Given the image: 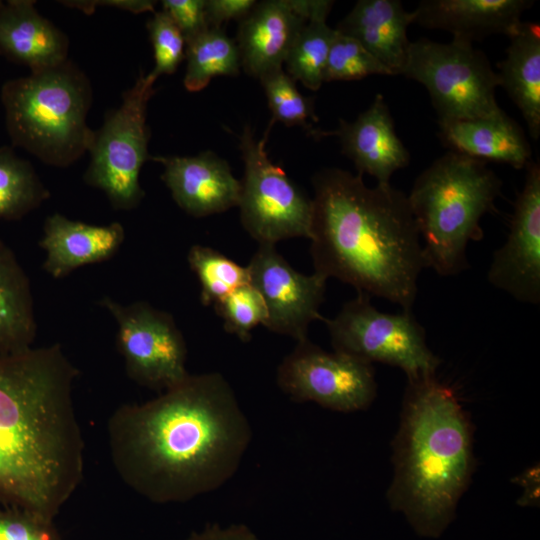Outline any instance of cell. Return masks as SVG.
I'll list each match as a JSON object with an SVG mask.
<instances>
[{
  "mask_svg": "<svg viewBox=\"0 0 540 540\" xmlns=\"http://www.w3.org/2000/svg\"><path fill=\"white\" fill-rule=\"evenodd\" d=\"M187 261L198 278L200 300L205 306H214L235 289L249 283L247 267L211 247L193 245Z\"/></svg>",
  "mask_w": 540,
  "mask_h": 540,
  "instance_id": "obj_28",
  "label": "cell"
},
{
  "mask_svg": "<svg viewBox=\"0 0 540 540\" xmlns=\"http://www.w3.org/2000/svg\"><path fill=\"white\" fill-rule=\"evenodd\" d=\"M99 305L116 322V347L131 380L164 392L188 377L186 342L170 313L146 301L122 304L109 296Z\"/></svg>",
  "mask_w": 540,
  "mask_h": 540,
  "instance_id": "obj_11",
  "label": "cell"
},
{
  "mask_svg": "<svg viewBox=\"0 0 540 540\" xmlns=\"http://www.w3.org/2000/svg\"><path fill=\"white\" fill-rule=\"evenodd\" d=\"M163 166L162 181L187 214L205 217L238 206L241 182L211 151L195 156H151Z\"/></svg>",
  "mask_w": 540,
  "mask_h": 540,
  "instance_id": "obj_16",
  "label": "cell"
},
{
  "mask_svg": "<svg viewBox=\"0 0 540 540\" xmlns=\"http://www.w3.org/2000/svg\"><path fill=\"white\" fill-rule=\"evenodd\" d=\"M533 4V0H422L411 12L412 23L470 43L495 34L510 38Z\"/></svg>",
  "mask_w": 540,
  "mask_h": 540,
  "instance_id": "obj_18",
  "label": "cell"
},
{
  "mask_svg": "<svg viewBox=\"0 0 540 540\" xmlns=\"http://www.w3.org/2000/svg\"><path fill=\"white\" fill-rule=\"evenodd\" d=\"M494 287L515 300L540 303V165L526 166L525 182L514 203L505 243L497 249L487 273Z\"/></svg>",
  "mask_w": 540,
  "mask_h": 540,
  "instance_id": "obj_14",
  "label": "cell"
},
{
  "mask_svg": "<svg viewBox=\"0 0 540 540\" xmlns=\"http://www.w3.org/2000/svg\"><path fill=\"white\" fill-rule=\"evenodd\" d=\"M276 382L295 402H315L344 413L367 409L377 395L372 364L337 351H325L308 338L296 342L283 358Z\"/></svg>",
  "mask_w": 540,
  "mask_h": 540,
  "instance_id": "obj_12",
  "label": "cell"
},
{
  "mask_svg": "<svg viewBox=\"0 0 540 540\" xmlns=\"http://www.w3.org/2000/svg\"><path fill=\"white\" fill-rule=\"evenodd\" d=\"M257 1L255 0H206L205 8L210 27L221 28L230 20L241 21L245 18Z\"/></svg>",
  "mask_w": 540,
  "mask_h": 540,
  "instance_id": "obj_35",
  "label": "cell"
},
{
  "mask_svg": "<svg viewBox=\"0 0 540 540\" xmlns=\"http://www.w3.org/2000/svg\"><path fill=\"white\" fill-rule=\"evenodd\" d=\"M392 446L390 508L420 537H441L475 467L472 426L455 392L436 376L408 381Z\"/></svg>",
  "mask_w": 540,
  "mask_h": 540,
  "instance_id": "obj_4",
  "label": "cell"
},
{
  "mask_svg": "<svg viewBox=\"0 0 540 540\" xmlns=\"http://www.w3.org/2000/svg\"><path fill=\"white\" fill-rule=\"evenodd\" d=\"M50 197L32 164L0 147V219L19 220Z\"/></svg>",
  "mask_w": 540,
  "mask_h": 540,
  "instance_id": "obj_26",
  "label": "cell"
},
{
  "mask_svg": "<svg viewBox=\"0 0 540 540\" xmlns=\"http://www.w3.org/2000/svg\"><path fill=\"white\" fill-rule=\"evenodd\" d=\"M0 540H61V536L53 520L0 503Z\"/></svg>",
  "mask_w": 540,
  "mask_h": 540,
  "instance_id": "obj_33",
  "label": "cell"
},
{
  "mask_svg": "<svg viewBox=\"0 0 540 540\" xmlns=\"http://www.w3.org/2000/svg\"><path fill=\"white\" fill-rule=\"evenodd\" d=\"M36 336L29 277L13 250L0 239V356L31 349Z\"/></svg>",
  "mask_w": 540,
  "mask_h": 540,
  "instance_id": "obj_24",
  "label": "cell"
},
{
  "mask_svg": "<svg viewBox=\"0 0 540 540\" xmlns=\"http://www.w3.org/2000/svg\"><path fill=\"white\" fill-rule=\"evenodd\" d=\"M156 80L150 72L140 71L134 85L123 92L120 106L105 116L93 134L83 180L101 190L115 210L135 209L145 196L140 172L151 160L147 107Z\"/></svg>",
  "mask_w": 540,
  "mask_h": 540,
  "instance_id": "obj_7",
  "label": "cell"
},
{
  "mask_svg": "<svg viewBox=\"0 0 540 540\" xmlns=\"http://www.w3.org/2000/svg\"><path fill=\"white\" fill-rule=\"evenodd\" d=\"M213 307L223 320L224 329L243 342H248L251 331L264 325L267 318L264 301L250 283L235 289Z\"/></svg>",
  "mask_w": 540,
  "mask_h": 540,
  "instance_id": "obj_31",
  "label": "cell"
},
{
  "mask_svg": "<svg viewBox=\"0 0 540 540\" xmlns=\"http://www.w3.org/2000/svg\"><path fill=\"white\" fill-rule=\"evenodd\" d=\"M362 176L339 168L313 176L314 272L411 311L428 267L408 197L391 184L369 187Z\"/></svg>",
  "mask_w": 540,
  "mask_h": 540,
  "instance_id": "obj_3",
  "label": "cell"
},
{
  "mask_svg": "<svg viewBox=\"0 0 540 540\" xmlns=\"http://www.w3.org/2000/svg\"><path fill=\"white\" fill-rule=\"evenodd\" d=\"M259 80L267 97L273 121H280L286 126H301L312 134H317L318 131L311 127L309 121H318L311 98L299 92L295 80L283 68L272 71Z\"/></svg>",
  "mask_w": 540,
  "mask_h": 540,
  "instance_id": "obj_29",
  "label": "cell"
},
{
  "mask_svg": "<svg viewBox=\"0 0 540 540\" xmlns=\"http://www.w3.org/2000/svg\"><path fill=\"white\" fill-rule=\"evenodd\" d=\"M124 240L119 222L93 225L54 213L45 219L39 241L46 254L43 269L55 279L64 278L82 266L112 258Z\"/></svg>",
  "mask_w": 540,
  "mask_h": 540,
  "instance_id": "obj_19",
  "label": "cell"
},
{
  "mask_svg": "<svg viewBox=\"0 0 540 540\" xmlns=\"http://www.w3.org/2000/svg\"><path fill=\"white\" fill-rule=\"evenodd\" d=\"M187 540H259L257 536L243 524L227 527L211 525L200 532L192 533Z\"/></svg>",
  "mask_w": 540,
  "mask_h": 540,
  "instance_id": "obj_38",
  "label": "cell"
},
{
  "mask_svg": "<svg viewBox=\"0 0 540 540\" xmlns=\"http://www.w3.org/2000/svg\"><path fill=\"white\" fill-rule=\"evenodd\" d=\"M61 4L78 9L85 14H92L97 7H113L131 13L154 12L155 1L151 0H77L60 1Z\"/></svg>",
  "mask_w": 540,
  "mask_h": 540,
  "instance_id": "obj_36",
  "label": "cell"
},
{
  "mask_svg": "<svg viewBox=\"0 0 540 540\" xmlns=\"http://www.w3.org/2000/svg\"><path fill=\"white\" fill-rule=\"evenodd\" d=\"M184 87L189 92L203 90L217 76H237L241 68L237 43L222 28L208 30L186 43Z\"/></svg>",
  "mask_w": 540,
  "mask_h": 540,
  "instance_id": "obj_25",
  "label": "cell"
},
{
  "mask_svg": "<svg viewBox=\"0 0 540 540\" xmlns=\"http://www.w3.org/2000/svg\"><path fill=\"white\" fill-rule=\"evenodd\" d=\"M146 27L155 63L150 74L156 79L173 74L185 59L186 42L181 31L163 10L154 11Z\"/></svg>",
  "mask_w": 540,
  "mask_h": 540,
  "instance_id": "obj_32",
  "label": "cell"
},
{
  "mask_svg": "<svg viewBox=\"0 0 540 540\" xmlns=\"http://www.w3.org/2000/svg\"><path fill=\"white\" fill-rule=\"evenodd\" d=\"M334 351L401 369L408 381L435 376L440 359L429 348L412 311L383 313L358 292L332 319H324Z\"/></svg>",
  "mask_w": 540,
  "mask_h": 540,
  "instance_id": "obj_9",
  "label": "cell"
},
{
  "mask_svg": "<svg viewBox=\"0 0 540 540\" xmlns=\"http://www.w3.org/2000/svg\"><path fill=\"white\" fill-rule=\"evenodd\" d=\"M335 135L342 153L358 174L374 177L378 184H390L392 175L409 165L410 154L397 136L385 98L377 94L371 105L352 121L340 120L335 131H318L317 136Z\"/></svg>",
  "mask_w": 540,
  "mask_h": 540,
  "instance_id": "obj_17",
  "label": "cell"
},
{
  "mask_svg": "<svg viewBox=\"0 0 540 540\" xmlns=\"http://www.w3.org/2000/svg\"><path fill=\"white\" fill-rule=\"evenodd\" d=\"M122 481L158 503H179L222 487L252 440L250 422L226 378L189 374L142 404H123L107 422Z\"/></svg>",
  "mask_w": 540,
  "mask_h": 540,
  "instance_id": "obj_1",
  "label": "cell"
},
{
  "mask_svg": "<svg viewBox=\"0 0 540 540\" xmlns=\"http://www.w3.org/2000/svg\"><path fill=\"white\" fill-rule=\"evenodd\" d=\"M269 129L257 139L246 125L239 136L244 176L238 206L241 223L259 244L290 238H309L312 199L269 158L265 144Z\"/></svg>",
  "mask_w": 540,
  "mask_h": 540,
  "instance_id": "obj_10",
  "label": "cell"
},
{
  "mask_svg": "<svg viewBox=\"0 0 540 540\" xmlns=\"http://www.w3.org/2000/svg\"><path fill=\"white\" fill-rule=\"evenodd\" d=\"M412 21L399 0H359L335 29L357 40L395 76L406 62Z\"/></svg>",
  "mask_w": 540,
  "mask_h": 540,
  "instance_id": "obj_22",
  "label": "cell"
},
{
  "mask_svg": "<svg viewBox=\"0 0 540 540\" xmlns=\"http://www.w3.org/2000/svg\"><path fill=\"white\" fill-rule=\"evenodd\" d=\"M401 75L426 88L438 122L486 117L502 109L496 99L497 73L470 42H410Z\"/></svg>",
  "mask_w": 540,
  "mask_h": 540,
  "instance_id": "obj_8",
  "label": "cell"
},
{
  "mask_svg": "<svg viewBox=\"0 0 540 540\" xmlns=\"http://www.w3.org/2000/svg\"><path fill=\"white\" fill-rule=\"evenodd\" d=\"M439 138L453 151L487 162L523 169L532 161V150L523 128L503 109L473 119L438 122Z\"/></svg>",
  "mask_w": 540,
  "mask_h": 540,
  "instance_id": "obj_21",
  "label": "cell"
},
{
  "mask_svg": "<svg viewBox=\"0 0 540 540\" xmlns=\"http://www.w3.org/2000/svg\"><path fill=\"white\" fill-rule=\"evenodd\" d=\"M246 267L249 283L266 307L263 326L296 342L308 338L309 325L323 320L320 307L327 279L316 272L306 275L296 271L272 244H259Z\"/></svg>",
  "mask_w": 540,
  "mask_h": 540,
  "instance_id": "obj_13",
  "label": "cell"
},
{
  "mask_svg": "<svg viewBox=\"0 0 540 540\" xmlns=\"http://www.w3.org/2000/svg\"><path fill=\"white\" fill-rule=\"evenodd\" d=\"M371 75L392 76L357 40L337 31L329 50L324 82L360 80Z\"/></svg>",
  "mask_w": 540,
  "mask_h": 540,
  "instance_id": "obj_30",
  "label": "cell"
},
{
  "mask_svg": "<svg viewBox=\"0 0 540 540\" xmlns=\"http://www.w3.org/2000/svg\"><path fill=\"white\" fill-rule=\"evenodd\" d=\"M206 0H163L162 10L172 19L188 43L210 28Z\"/></svg>",
  "mask_w": 540,
  "mask_h": 540,
  "instance_id": "obj_34",
  "label": "cell"
},
{
  "mask_svg": "<svg viewBox=\"0 0 540 540\" xmlns=\"http://www.w3.org/2000/svg\"><path fill=\"white\" fill-rule=\"evenodd\" d=\"M333 3L329 0L256 2L239 25L237 46L241 68L258 79L282 69L303 25L312 18H327Z\"/></svg>",
  "mask_w": 540,
  "mask_h": 540,
  "instance_id": "obj_15",
  "label": "cell"
},
{
  "mask_svg": "<svg viewBox=\"0 0 540 540\" xmlns=\"http://www.w3.org/2000/svg\"><path fill=\"white\" fill-rule=\"evenodd\" d=\"M497 77L521 112L530 136H540V26L522 22L498 63Z\"/></svg>",
  "mask_w": 540,
  "mask_h": 540,
  "instance_id": "obj_23",
  "label": "cell"
},
{
  "mask_svg": "<svg viewBox=\"0 0 540 540\" xmlns=\"http://www.w3.org/2000/svg\"><path fill=\"white\" fill-rule=\"evenodd\" d=\"M78 368L61 344L0 356V503L49 520L83 479Z\"/></svg>",
  "mask_w": 540,
  "mask_h": 540,
  "instance_id": "obj_2",
  "label": "cell"
},
{
  "mask_svg": "<svg viewBox=\"0 0 540 540\" xmlns=\"http://www.w3.org/2000/svg\"><path fill=\"white\" fill-rule=\"evenodd\" d=\"M326 19H309L296 36L284 61L287 74L313 91L324 83L329 50L337 32L327 25Z\"/></svg>",
  "mask_w": 540,
  "mask_h": 540,
  "instance_id": "obj_27",
  "label": "cell"
},
{
  "mask_svg": "<svg viewBox=\"0 0 540 540\" xmlns=\"http://www.w3.org/2000/svg\"><path fill=\"white\" fill-rule=\"evenodd\" d=\"M69 39L33 0L0 1V55L40 71L68 59Z\"/></svg>",
  "mask_w": 540,
  "mask_h": 540,
  "instance_id": "obj_20",
  "label": "cell"
},
{
  "mask_svg": "<svg viewBox=\"0 0 540 540\" xmlns=\"http://www.w3.org/2000/svg\"><path fill=\"white\" fill-rule=\"evenodd\" d=\"M513 483L523 488L522 495L517 500L521 507H538L540 503V468L535 463L512 478Z\"/></svg>",
  "mask_w": 540,
  "mask_h": 540,
  "instance_id": "obj_37",
  "label": "cell"
},
{
  "mask_svg": "<svg viewBox=\"0 0 540 540\" xmlns=\"http://www.w3.org/2000/svg\"><path fill=\"white\" fill-rule=\"evenodd\" d=\"M92 85L73 61L30 72L2 85L5 126L13 146L41 162L68 167L88 152Z\"/></svg>",
  "mask_w": 540,
  "mask_h": 540,
  "instance_id": "obj_6",
  "label": "cell"
},
{
  "mask_svg": "<svg viewBox=\"0 0 540 540\" xmlns=\"http://www.w3.org/2000/svg\"><path fill=\"white\" fill-rule=\"evenodd\" d=\"M501 188L485 162L453 151L421 172L407 197L428 268L444 277L468 268L467 246L483 238L481 219L495 210Z\"/></svg>",
  "mask_w": 540,
  "mask_h": 540,
  "instance_id": "obj_5",
  "label": "cell"
}]
</instances>
